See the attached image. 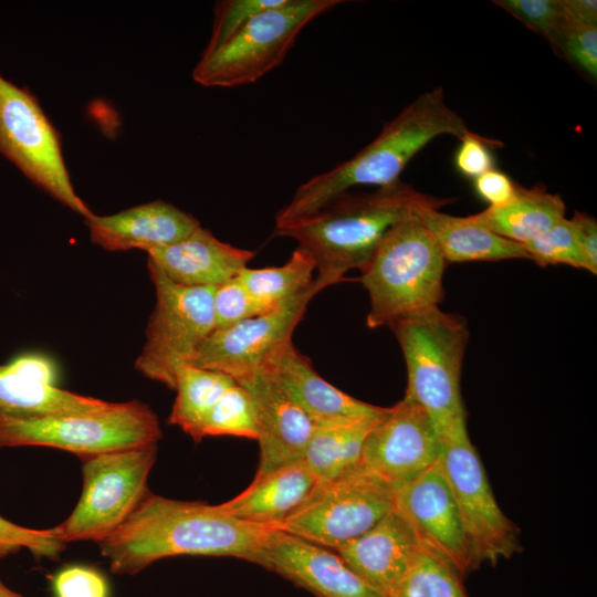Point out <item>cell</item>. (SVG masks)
<instances>
[{
  "label": "cell",
  "mask_w": 597,
  "mask_h": 597,
  "mask_svg": "<svg viewBox=\"0 0 597 597\" xmlns=\"http://www.w3.org/2000/svg\"><path fill=\"white\" fill-rule=\"evenodd\" d=\"M94 244L107 251L149 252L178 242L201 224L191 214L163 200L138 205L109 216L85 218Z\"/></svg>",
  "instance_id": "obj_19"
},
{
  "label": "cell",
  "mask_w": 597,
  "mask_h": 597,
  "mask_svg": "<svg viewBox=\"0 0 597 597\" xmlns=\"http://www.w3.org/2000/svg\"><path fill=\"white\" fill-rule=\"evenodd\" d=\"M317 483L300 460L254 475L244 491L220 505L241 521L274 528L308 499Z\"/></svg>",
  "instance_id": "obj_23"
},
{
  "label": "cell",
  "mask_w": 597,
  "mask_h": 597,
  "mask_svg": "<svg viewBox=\"0 0 597 597\" xmlns=\"http://www.w3.org/2000/svg\"><path fill=\"white\" fill-rule=\"evenodd\" d=\"M387 597H468L461 577L437 554L421 547Z\"/></svg>",
  "instance_id": "obj_29"
},
{
  "label": "cell",
  "mask_w": 597,
  "mask_h": 597,
  "mask_svg": "<svg viewBox=\"0 0 597 597\" xmlns=\"http://www.w3.org/2000/svg\"><path fill=\"white\" fill-rule=\"evenodd\" d=\"M564 30L597 27L595 0H559Z\"/></svg>",
  "instance_id": "obj_41"
},
{
  "label": "cell",
  "mask_w": 597,
  "mask_h": 597,
  "mask_svg": "<svg viewBox=\"0 0 597 597\" xmlns=\"http://www.w3.org/2000/svg\"><path fill=\"white\" fill-rule=\"evenodd\" d=\"M395 510L421 545L447 562L461 578L479 567L439 461L395 493Z\"/></svg>",
  "instance_id": "obj_15"
},
{
  "label": "cell",
  "mask_w": 597,
  "mask_h": 597,
  "mask_svg": "<svg viewBox=\"0 0 597 597\" xmlns=\"http://www.w3.org/2000/svg\"><path fill=\"white\" fill-rule=\"evenodd\" d=\"M421 547L410 525L394 507L369 531L335 552L359 577L387 597Z\"/></svg>",
  "instance_id": "obj_21"
},
{
  "label": "cell",
  "mask_w": 597,
  "mask_h": 597,
  "mask_svg": "<svg viewBox=\"0 0 597 597\" xmlns=\"http://www.w3.org/2000/svg\"><path fill=\"white\" fill-rule=\"evenodd\" d=\"M341 0H281L260 12L217 49L202 53L192 78L206 87L259 81L280 65L301 31Z\"/></svg>",
  "instance_id": "obj_7"
},
{
  "label": "cell",
  "mask_w": 597,
  "mask_h": 597,
  "mask_svg": "<svg viewBox=\"0 0 597 597\" xmlns=\"http://www.w3.org/2000/svg\"><path fill=\"white\" fill-rule=\"evenodd\" d=\"M585 261V270L597 273V222L591 216L575 211L570 218Z\"/></svg>",
  "instance_id": "obj_40"
},
{
  "label": "cell",
  "mask_w": 597,
  "mask_h": 597,
  "mask_svg": "<svg viewBox=\"0 0 597 597\" xmlns=\"http://www.w3.org/2000/svg\"><path fill=\"white\" fill-rule=\"evenodd\" d=\"M234 436L258 440L259 423L250 392L234 383L218 399L206 416L200 438Z\"/></svg>",
  "instance_id": "obj_30"
},
{
  "label": "cell",
  "mask_w": 597,
  "mask_h": 597,
  "mask_svg": "<svg viewBox=\"0 0 597 597\" xmlns=\"http://www.w3.org/2000/svg\"><path fill=\"white\" fill-rule=\"evenodd\" d=\"M441 440L427 411L405 396L367 436L360 463L395 493L440 459Z\"/></svg>",
  "instance_id": "obj_14"
},
{
  "label": "cell",
  "mask_w": 597,
  "mask_h": 597,
  "mask_svg": "<svg viewBox=\"0 0 597 597\" xmlns=\"http://www.w3.org/2000/svg\"><path fill=\"white\" fill-rule=\"evenodd\" d=\"M239 385L250 392L258 415L260 462L255 475L303 460L315 429L307 415L261 374Z\"/></svg>",
  "instance_id": "obj_20"
},
{
  "label": "cell",
  "mask_w": 597,
  "mask_h": 597,
  "mask_svg": "<svg viewBox=\"0 0 597 597\" xmlns=\"http://www.w3.org/2000/svg\"><path fill=\"white\" fill-rule=\"evenodd\" d=\"M273 527L241 521L220 504L177 501L147 492L126 521L98 542L115 574L134 575L172 556H231L259 565Z\"/></svg>",
  "instance_id": "obj_1"
},
{
  "label": "cell",
  "mask_w": 597,
  "mask_h": 597,
  "mask_svg": "<svg viewBox=\"0 0 597 597\" xmlns=\"http://www.w3.org/2000/svg\"><path fill=\"white\" fill-rule=\"evenodd\" d=\"M446 265L436 240L418 217L396 226L359 279L369 296L367 326H389L439 307Z\"/></svg>",
  "instance_id": "obj_5"
},
{
  "label": "cell",
  "mask_w": 597,
  "mask_h": 597,
  "mask_svg": "<svg viewBox=\"0 0 597 597\" xmlns=\"http://www.w3.org/2000/svg\"><path fill=\"white\" fill-rule=\"evenodd\" d=\"M555 50L583 74L596 81L597 27L564 30Z\"/></svg>",
  "instance_id": "obj_36"
},
{
  "label": "cell",
  "mask_w": 597,
  "mask_h": 597,
  "mask_svg": "<svg viewBox=\"0 0 597 597\" xmlns=\"http://www.w3.org/2000/svg\"><path fill=\"white\" fill-rule=\"evenodd\" d=\"M56 367L41 353H24L0 365V413L42 417L87 413L113 402L55 386Z\"/></svg>",
  "instance_id": "obj_18"
},
{
  "label": "cell",
  "mask_w": 597,
  "mask_h": 597,
  "mask_svg": "<svg viewBox=\"0 0 597 597\" xmlns=\"http://www.w3.org/2000/svg\"><path fill=\"white\" fill-rule=\"evenodd\" d=\"M493 3L541 34L556 49L564 31L559 0H496Z\"/></svg>",
  "instance_id": "obj_32"
},
{
  "label": "cell",
  "mask_w": 597,
  "mask_h": 597,
  "mask_svg": "<svg viewBox=\"0 0 597 597\" xmlns=\"http://www.w3.org/2000/svg\"><path fill=\"white\" fill-rule=\"evenodd\" d=\"M468 130L463 118L446 103L442 87L421 93L350 159L298 186L276 213L275 228L311 217L352 188L397 182L409 161L430 142L442 135L460 138Z\"/></svg>",
  "instance_id": "obj_3"
},
{
  "label": "cell",
  "mask_w": 597,
  "mask_h": 597,
  "mask_svg": "<svg viewBox=\"0 0 597 597\" xmlns=\"http://www.w3.org/2000/svg\"><path fill=\"white\" fill-rule=\"evenodd\" d=\"M147 254V261L177 284L217 286L235 277L255 252L223 242L200 226L185 239Z\"/></svg>",
  "instance_id": "obj_22"
},
{
  "label": "cell",
  "mask_w": 597,
  "mask_h": 597,
  "mask_svg": "<svg viewBox=\"0 0 597 597\" xmlns=\"http://www.w3.org/2000/svg\"><path fill=\"white\" fill-rule=\"evenodd\" d=\"M451 201L398 180L369 193L343 192L311 217L274 228V234L294 239L314 261L316 277L331 286L350 270L364 272L396 226Z\"/></svg>",
  "instance_id": "obj_2"
},
{
  "label": "cell",
  "mask_w": 597,
  "mask_h": 597,
  "mask_svg": "<svg viewBox=\"0 0 597 597\" xmlns=\"http://www.w3.org/2000/svg\"><path fill=\"white\" fill-rule=\"evenodd\" d=\"M407 368L405 396L429 415L440 440L467 427L461 370L469 339L467 322L439 307L389 325Z\"/></svg>",
  "instance_id": "obj_4"
},
{
  "label": "cell",
  "mask_w": 597,
  "mask_h": 597,
  "mask_svg": "<svg viewBox=\"0 0 597 597\" xmlns=\"http://www.w3.org/2000/svg\"><path fill=\"white\" fill-rule=\"evenodd\" d=\"M439 463L476 564H496L520 552V530L500 509L467 427L441 439Z\"/></svg>",
  "instance_id": "obj_12"
},
{
  "label": "cell",
  "mask_w": 597,
  "mask_h": 597,
  "mask_svg": "<svg viewBox=\"0 0 597 597\" xmlns=\"http://www.w3.org/2000/svg\"><path fill=\"white\" fill-rule=\"evenodd\" d=\"M418 218L436 240L447 262L530 260L521 244L492 232L471 216L457 217L430 208L422 210Z\"/></svg>",
  "instance_id": "obj_24"
},
{
  "label": "cell",
  "mask_w": 597,
  "mask_h": 597,
  "mask_svg": "<svg viewBox=\"0 0 597 597\" xmlns=\"http://www.w3.org/2000/svg\"><path fill=\"white\" fill-rule=\"evenodd\" d=\"M476 195L489 203V207H502L510 202L517 189L514 182L505 172L491 169L473 179Z\"/></svg>",
  "instance_id": "obj_39"
},
{
  "label": "cell",
  "mask_w": 597,
  "mask_h": 597,
  "mask_svg": "<svg viewBox=\"0 0 597 597\" xmlns=\"http://www.w3.org/2000/svg\"><path fill=\"white\" fill-rule=\"evenodd\" d=\"M326 287L316 277L308 291L276 310L214 329L201 344L190 364L223 373L237 384L251 379L260 374L276 349L292 341V334L308 302Z\"/></svg>",
  "instance_id": "obj_13"
},
{
  "label": "cell",
  "mask_w": 597,
  "mask_h": 597,
  "mask_svg": "<svg viewBox=\"0 0 597 597\" xmlns=\"http://www.w3.org/2000/svg\"><path fill=\"white\" fill-rule=\"evenodd\" d=\"M259 565L317 597H386L359 577L334 551L272 528Z\"/></svg>",
  "instance_id": "obj_16"
},
{
  "label": "cell",
  "mask_w": 597,
  "mask_h": 597,
  "mask_svg": "<svg viewBox=\"0 0 597 597\" xmlns=\"http://www.w3.org/2000/svg\"><path fill=\"white\" fill-rule=\"evenodd\" d=\"M530 260L540 265L566 264L585 270L575 227L563 218L541 235L521 244Z\"/></svg>",
  "instance_id": "obj_31"
},
{
  "label": "cell",
  "mask_w": 597,
  "mask_h": 597,
  "mask_svg": "<svg viewBox=\"0 0 597 597\" xmlns=\"http://www.w3.org/2000/svg\"><path fill=\"white\" fill-rule=\"evenodd\" d=\"M312 258L296 248L280 266L244 268L238 279L266 311L272 312L308 291L315 282Z\"/></svg>",
  "instance_id": "obj_28"
},
{
  "label": "cell",
  "mask_w": 597,
  "mask_h": 597,
  "mask_svg": "<svg viewBox=\"0 0 597 597\" xmlns=\"http://www.w3.org/2000/svg\"><path fill=\"white\" fill-rule=\"evenodd\" d=\"M0 154L69 209L84 218L93 213L75 192L60 136L38 100L1 74Z\"/></svg>",
  "instance_id": "obj_11"
},
{
  "label": "cell",
  "mask_w": 597,
  "mask_h": 597,
  "mask_svg": "<svg viewBox=\"0 0 597 597\" xmlns=\"http://www.w3.org/2000/svg\"><path fill=\"white\" fill-rule=\"evenodd\" d=\"M260 374L281 389L312 420L328 427L380 416L388 408L356 399L321 377L292 341L276 349Z\"/></svg>",
  "instance_id": "obj_17"
},
{
  "label": "cell",
  "mask_w": 597,
  "mask_h": 597,
  "mask_svg": "<svg viewBox=\"0 0 597 597\" xmlns=\"http://www.w3.org/2000/svg\"><path fill=\"white\" fill-rule=\"evenodd\" d=\"M281 0H222L214 7L212 32L205 52L212 51L243 28L260 12Z\"/></svg>",
  "instance_id": "obj_35"
},
{
  "label": "cell",
  "mask_w": 597,
  "mask_h": 597,
  "mask_svg": "<svg viewBox=\"0 0 597 597\" xmlns=\"http://www.w3.org/2000/svg\"><path fill=\"white\" fill-rule=\"evenodd\" d=\"M147 268L156 303L135 367L145 377L175 389L180 366L192 362L201 344L216 328V286L180 285L149 261Z\"/></svg>",
  "instance_id": "obj_8"
},
{
  "label": "cell",
  "mask_w": 597,
  "mask_h": 597,
  "mask_svg": "<svg viewBox=\"0 0 597 597\" xmlns=\"http://www.w3.org/2000/svg\"><path fill=\"white\" fill-rule=\"evenodd\" d=\"M459 139L460 145L454 155V165L461 175L475 179L494 168L492 148L496 147L495 140L470 130Z\"/></svg>",
  "instance_id": "obj_38"
},
{
  "label": "cell",
  "mask_w": 597,
  "mask_h": 597,
  "mask_svg": "<svg viewBox=\"0 0 597 597\" xmlns=\"http://www.w3.org/2000/svg\"><path fill=\"white\" fill-rule=\"evenodd\" d=\"M390 408V407H389ZM355 421L315 427L303 461L318 482H325L360 464L365 440L388 413Z\"/></svg>",
  "instance_id": "obj_26"
},
{
  "label": "cell",
  "mask_w": 597,
  "mask_h": 597,
  "mask_svg": "<svg viewBox=\"0 0 597 597\" xmlns=\"http://www.w3.org/2000/svg\"><path fill=\"white\" fill-rule=\"evenodd\" d=\"M55 597H108L105 577L94 568L73 565L53 578Z\"/></svg>",
  "instance_id": "obj_37"
},
{
  "label": "cell",
  "mask_w": 597,
  "mask_h": 597,
  "mask_svg": "<svg viewBox=\"0 0 597 597\" xmlns=\"http://www.w3.org/2000/svg\"><path fill=\"white\" fill-rule=\"evenodd\" d=\"M235 381L228 375L184 364L177 371V395L169 423L178 426L195 441H200L202 422L221 395Z\"/></svg>",
  "instance_id": "obj_27"
},
{
  "label": "cell",
  "mask_w": 597,
  "mask_h": 597,
  "mask_svg": "<svg viewBox=\"0 0 597 597\" xmlns=\"http://www.w3.org/2000/svg\"><path fill=\"white\" fill-rule=\"evenodd\" d=\"M157 444L116 450L83 459V486L69 517L56 527L64 543L105 540L148 492Z\"/></svg>",
  "instance_id": "obj_9"
},
{
  "label": "cell",
  "mask_w": 597,
  "mask_h": 597,
  "mask_svg": "<svg viewBox=\"0 0 597 597\" xmlns=\"http://www.w3.org/2000/svg\"><path fill=\"white\" fill-rule=\"evenodd\" d=\"M562 197L543 185L525 188L517 185L514 198L502 207H488L471 218L492 232L523 244L565 218Z\"/></svg>",
  "instance_id": "obj_25"
},
{
  "label": "cell",
  "mask_w": 597,
  "mask_h": 597,
  "mask_svg": "<svg viewBox=\"0 0 597 597\" xmlns=\"http://www.w3.org/2000/svg\"><path fill=\"white\" fill-rule=\"evenodd\" d=\"M65 545L56 527L29 528L0 516V557L27 548L36 557L54 559L59 557Z\"/></svg>",
  "instance_id": "obj_33"
},
{
  "label": "cell",
  "mask_w": 597,
  "mask_h": 597,
  "mask_svg": "<svg viewBox=\"0 0 597 597\" xmlns=\"http://www.w3.org/2000/svg\"><path fill=\"white\" fill-rule=\"evenodd\" d=\"M214 329L232 326L241 321L269 313L248 292L238 275L216 286L213 294Z\"/></svg>",
  "instance_id": "obj_34"
},
{
  "label": "cell",
  "mask_w": 597,
  "mask_h": 597,
  "mask_svg": "<svg viewBox=\"0 0 597 597\" xmlns=\"http://www.w3.org/2000/svg\"><path fill=\"white\" fill-rule=\"evenodd\" d=\"M161 429L145 402H113L102 411L42 417L0 413V447H51L82 460L101 453L157 444Z\"/></svg>",
  "instance_id": "obj_6"
},
{
  "label": "cell",
  "mask_w": 597,
  "mask_h": 597,
  "mask_svg": "<svg viewBox=\"0 0 597 597\" xmlns=\"http://www.w3.org/2000/svg\"><path fill=\"white\" fill-rule=\"evenodd\" d=\"M395 507V492L362 463L318 482L308 499L274 528L337 551Z\"/></svg>",
  "instance_id": "obj_10"
},
{
  "label": "cell",
  "mask_w": 597,
  "mask_h": 597,
  "mask_svg": "<svg viewBox=\"0 0 597 597\" xmlns=\"http://www.w3.org/2000/svg\"><path fill=\"white\" fill-rule=\"evenodd\" d=\"M0 597H22L19 594L14 593L10 588H8L1 580H0Z\"/></svg>",
  "instance_id": "obj_42"
}]
</instances>
